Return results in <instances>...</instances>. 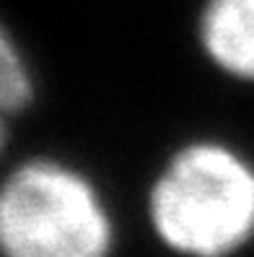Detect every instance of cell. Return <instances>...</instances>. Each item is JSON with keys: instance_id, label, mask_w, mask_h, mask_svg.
<instances>
[{"instance_id": "1", "label": "cell", "mask_w": 254, "mask_h": 257, "mask_svg": "<svg viewBox=\"0 0 254 257\" xmlns=\"http://www.w3.org/2000/svg\"><path fill=\"white\" fill-rule=\"evenodd\" d=\"M148 221L179 257H233L254 241V164L218 141L179 148L148 192Z\"/></svg>"}, {"instance_id": "2", "label": "cell", "mask_w": 254, "mask_h": 257, "mask_svg": "<svg viewBox=\"0 0 254 257\" xmlns=\"http://www.w3.org/2000/svg\"><path fill=\"white\" fill-rule=\"evenodd\" d=\"M114 221L96 185L60 159H29L0 182L3 257H109Z\"/></svg>"}, {"instance_id": "3", "label": "cell", "mask_w": 254, "mask_h": 257, "mask_svg": "<svg viewBox=\"0 0 254 257\" xmlns=\"http://www.w3.org/2000/svg\"><path fill=\"white\" fill-rule=\"evenodd\" d=\"M200 42L215 68L254 83V0H207Z\"/></svg>"}, {"instance_id": "4", "label": "cell", "mask_w": 254, "mask_h": 257, "mask_svg": "<svg viewBox=\"0 0 254 257\" xmlns=\"http://www.w3.org/2000/svg\"><path fill=\"white\" fill-rule=\"evenodd\" d=\"M34 96L37 83L29 57L11 29L0 21V112H6L11 119L19 117L34 104Z\"/></svg>"}, {"instance_id": "5", "label": "cell", "mask_w": 254, "mask_h": 257, "mask_svg": "<svg viewBox=\"0 0 254 257\" xmlns=\"http://www.w3.org/2000/svg\"><path fill=\"white\" fill-rule=\"evenodd\" d=\"M11 117L6 112H0V156H3V151L8 146V133H11Z\"/></svg>"}]
</instances>
